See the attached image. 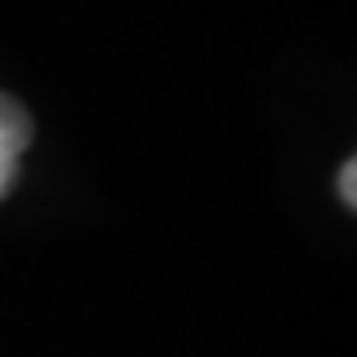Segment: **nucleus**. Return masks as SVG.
<instances>
[{"label":"nucleus","mask_w":357,"mask_h":357,"mask_svg":"<svg viewBox=\"0 0 357 357\" xmlns=\"http://www.w3.org/2000/svg\"><path fill=\"white\" fill-rule=\"evenodd\" d=\"M32 143V115L8 91H0V199L13 195L20 178V155Z\"/></svg>","instance_id":"1"},{"label":"nucleus","mask_w":357,"mask_h":357,"mask_svg":"<svg viewBox=\"0 0 357 357\" xmlns=\"http://www.w3.org/2000/svg\"><path fill=\"white\" fill-rule=\"evenodd\" d=\"M337 195L345 199V206L357 203V159H345L342 175H337Z\"/></svg>","instance_id":"2"}]
</instances>
